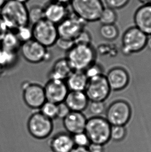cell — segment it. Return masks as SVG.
I'll use <instances>...</instances> for the list:
<instances>
[{"label":"cell","mask_w":151,"mask_h":152,"mask_svg":"<svg viewBox=\"0 0 151 152\" xmlns=\"http://www.w3.org/2000/svg\"><path fill=\"white\" fill-rule=\"evenodd\" d=\"M0 16L9 31H15L20 27L30 25L29 8L25 3L15 0H7L0 10Z\"/></svg>","instance_id":"1"},{"label":"cell","mask_w":151,"mask_h":152,"mask_svg":"<svg viewBox=\"0 0 151 152\" xmlns=\"http://www.w3.org/2000/svg\"><path fill=\"white\" fill-rule=\"evenodd\" d=\"M66 53L65 58L74 71H84L95 62L96 50L91 44H75Z\"/></svg>","instance_id":"2"},{"label":"cell","mask_w":151,"mask_h":152,"mask_svg":"<svg viewBox=\"0 0 151 152\" xmlns=\"http://www.w3.org/2000/svg\"><path fill=\"white\" fill-rule=\"evenodd\" d=\"M111 128L105 118L93 116L87 119L84 132L91 143L105 145L110 140Z\"/></svg>","instance_id":"3"},{"label":"cell","mask_w":151,"mask_h":152,"mask_svg":"<svg viewBox=\"0 0 151 152\" xmlns=\"http://www.w3.org/2000/svg\"><path fill=\"white\" fill-rule=\"evenodd\" d=\"M72 12L86 23L98 21L104 8L102 0H72Z\"/></svg>","instance_id":"4"},{"label":"cell","mask_w":151,"mask_h":152,"mask_svg":"<svg viewBox=\"0 0 151 152\" xmlns=\"http://www.w3.org/2000/svg\"><path fill=\"white\" fill-rule=\"evenodd\" d=\"M53 121L43 115L39 111L32 113L27 121V129L30 134L37 140H45L52 133Z\"/></svg>","instance_id":"5"},{"label":"cell","mask_w":151,"mask_h":152,"mask_svg":"<svg viewBox=\"0 0 151 152\" xmlns=\"http://www.w3.org/2000/svg\"><path fill=\"white\" fill-rule=\"evenodd\" d=\"M32 29L33 39L48 48L56 45L59 38L57 26L46 19L32 25Z\"/></svg>","instance_id":"6"},{"label":"cell","mask_w":151,"mask_h":152,"mask_svg":"<svg viewBox=\"0 0 151 152\" xmlns=\"http://www.w3.org/2000/svg\"><path fill=\"white\" fill-rule=\"evenodd\" d=\"M147 35L136 27L129 28L122 39V51L126 56L139 53L147 46Z\"/></svg>","instance_id":"7"},{"label":"cell","mask_w":151,"mask_h":152,"mask_svg":"<svg viewBox=\"0 0 151 152\" xmlns=\"http://www.w3.org/2000/svg\"><path fill=\"white\" fill-rule=\"evenodd\" d=\"M21 89L23 102L30 109L39 110L47 101L44 87L39 83L27 80L22 84Z\"/></svg>","instance_id":"8"},{"label":"cell","mask_w":151,"mask_h":152,"mask_svg":"<svg viewBox=\"0 0 151 152\" xmlns=\"http://www.w3.org/2000/svg\"><path fill=\"white\" fill-rule=\"evenodd\" d=\"M19 50L23 59L30 64H40L51 59L48 48L34 39L22 44Z\"/></svg>","instance_id":"9"},{"label":"cell","mask_w":151,"mask_h":152,"mask_svg":"<svg viewBox=\"0 0 151 152\" xmlns=\"http://www.w3.org/2000/svg\"><path fill=\"white\" fill-rule=\"evenodd\" d=\"M131 116V109L128 103L118 100L113 102L107 109L106 119L111 126H124Z\"/></svg>","instance_id":"10"},{"label":"cell","mask_w":151,"mask_h":152,"mask_svg":"<svg viewBox=\"0 0 151 152\" xmlns=\"http://www.w3.org/2000/svg\"><path fill=\"white\" fill-rule=\"evenodd\" d=\"M86 23L73 14L70 13L64 20L57 25L59 38L74 41L85 29Z\"/></svg>","instance_id":"11"},{"label":"cell","mask_w":151,"mask_h":152,"mask_svg":"<svg viewBox=\"0 0 151 152\" xmlns=\"http://www.w3.org/2000/svg\"><path fill=\"white\" fill-rule=\"evenodd\" d=\"M111 91L106 75L102 74L89 80L84 92L89 101L104 102Z\"/></svg>","instance_id":"12"},{"label":"cell","mask_w":151,"mask_h":152,"mask_svg":"<svg viewBox=\"0 0 151 152\" xmlns=\"http://www.w3.org/2000/svg\"><path fill=\"white\" fill-rule=\"evenodd\" d=\"M44 87L47 101L55 104L63 102L70 91L65 80L48 79Z\"/></svg>","instance_id":"13"},{"label":"cell","mask_w":151,"mask_h":152,"mask_svg":"<svg viewBox=\"0 0 151 152\" xmlns=\"http://www.w3.org/2000/svg\"><path fill=\"white\" fill-rule=\"evenodd\" d=\"M43 8L45 19L57 26L70 14L67 5L50 1L43 6Z\"/></svg>","instance_id":"14"},{"label":"cell","mask_w":151,"mask_h":152,"mask_svg":"<svg viewBox=\"0 0 151 152\" xmlns=\"http://www.w3.org/2000/svg\"><path fill=\"white\" fill-rule=\"evenodd\" d=\"M106 77L111 91H122L128 86L130 80L128 73L122 67L112 68Z\"/></svg>","instance_id":"15"},{"label":"cell","mask_w":151,"mask_h":152,"mask_svg":"<svg viewBox=\"0 0 151 152\" xmlns=\"http://www.w3.org/2000/svg\"><path fill=\"white\" fill-rule=\"evenodd\" d=\"M87 119L82 112L70 111L63 119L64 127L66 132L71 135L83 132Z\"/></svg>","instance_id":"16"},{"label":"cell","mask_w":151,"mask_h":152,"mask_svg":"<svg viewBox=\"0 0 151 152\" xmlns=\"http://www.w3.org/2000/svg\"><path fill=\"white\" fill-rule=\"evenodd\" d=\"M134 20L135 27L147 36L151 35V4L139 7L135 12Z\"/></svg>","instance_id":"17"},{"label":"cell","mask_w":151,"mask_h":152,"mask_svg":"<svg viewBox=\"0 0 151 152\" xmlns=\"http://www.w3.org/2000/svg\"><path fill=\"white\" fill-rule=\"evenodd\" d=\"M49 146L52 152H70L75 146L72 135L67 132H60L51 138Z\"/></svg>","instance_id":"18"},{"label":"cell","mask_w":151,"mask_h":152,"mask_svg":"<svg viewBox=\"0 0 151 152\" xmlns=\"http://www.w3.org/2000/svg\"><path fill=\"white\" fill-rule=\"evenodd\" d=\"M64 102L70 111L82 112L88 108L89 100L84 91H70Z\"/></svg>","instance_id":"19"},{"label":"cell","mask_w":151,"mask_h":152,"mask_svg":"<svg viewBox=\"0 0 151 152\" xmlns=\"http://www.w3.org/2000/svg\"><path fill=\"white\" fill-rule=\"evenodd\" d=\"M73 71L65 57L60 58L54 63L49 71L48 79L65 81Z\"/></svg>","instance_id":"20"},{"label":"cell","mask_w":151,"mask_h":152,"mask_svg":"<svg viewBox=\"0 0 151 152\" xmlns=\"http://www.w3.org/2000/svg\"><path fill=\"white\" fill-rule=\"evenodd\" d=\"M88 81L84 72L79 71H73L65 80L69 91H84Z\"/></svg>","instance_id":"21"},{"label":"cell","mask_w":151,"mask_h":152,"mask_svg":"<svg viewBox=\"0 0 151 152\" xmlns=\"http://www.w3.org/2000/svg\"><path fill=\"white\" fill-rule=\"evenodd\" d=\"M0 43L1 48L15 52H18L21 45L15 32L12 31H7Z\"/></svg>","instance_id":"22"},{"label":"cell","mask_w":151,"mask_h":152,"mask_svg":"<svg viewBox=\"0 0 151 152\" xmlns=\"http://www.w3.org/2000/svg\"><path fill=\"white\" fill-rule=\"evenodd\" d=\"M18 53L0 48V66L5 70L14 67L18 60Z\"/></svg>","instance_id":"23"},{"label":"cell","mask_w":151,"mask_h":152,"mask_svg":"<svg viewBox=\"0 0 151 152\" xmlns=\"http://www.w3.org/2000/svg\"><path fill=\"white\" fill-rule=\"evenodd\" d=\"M99 33L103 39L107 41H113L118 37L119 31L115 24L102 25L99 29Z\"/></svg>","instance_id":"24"},{"label":"cell","mask_w":151,"mask_h":152,"mask_svg":"<svg viewBox=\"0 0 151 152\" xmlns=\"http://www.w3.org/2000/svg\"><path fill=\"white\" fill-rule=\"evenodd\" d=\"M118 15L115 10L109 7H104L98 21L102 25H114L117 20Z\"/></svg>","instance_id":"25"},{"label":"cell","mask_w":151,"mask_h":152,"mask_svg":"<svg viewBox=\"0 0 151 152\" xmlns=\"http://www.w3.org/2000/svg\"><path fill=\"white\" fill-rule=\"evenodd\" d=\"M45 19L43 6L34 5L29 8V20L32 26L40 21Z\"/></svg>","instance_id":"26"},{"label":"cell","mask_w":151,"mask_h":152,"mask_svg":"<svg viewBox=\"0 0 151 152\" xmlns=\"http://www.w3.org/2000/svg\"><path fill=\"white\" fill-rule=\"evenodd\" d=\"M39 111L51 120L57 118V105L50 101H46L41 107Z\"/></svg>","instance_id":"27"},{"label":"cell","mask_w":151,"mask_h":152,"mask_svg":"<svg viewBox=\"0 0 151 152\" xmlns=\"http://www.w3.org/2000/svg\"><path fill=\"white\" fill-rule=\"evenodd\" d=\"M126 134V128L124 126H111L110 140L115 142H120L124 139Z\"/></svg>","instance_id":"28"},{"label":"cell","mask_w":151,"mask_h":152,"mask_svg":"<svg viewBox=\"0 0 151 152\" xmlns=\"http://www.w3.org/2000/svg\"><path fill=\"white\" fill-rule=\"evenodd\" d=\"M21 44L30 39H33L32 27L30 25L23 26L15 31Z\"/></svg>","instance_id":"29"},{"label":"cell","mask_w":151,"mask_h":152,"mask_svg":"<svg viewBox=\"0 0 151 152\" xmlns=\"http://www.w3.org/2000/svg\"><path fill=\"white\" fill-rule=\"evenodd\" d=\"M88 107L90 113L93 116H99L103 114L106 109V105L104 102L100 101H91Z\"/></svg>","instance_id":"30"},{"label":"cell","mask_w":151,"mask_h":152,"mask_svg":"<svg viewBox=\"0 0 151 152\" xmlns=\"http://www.w3.org/2000/svg\"><path fill=\"white\" fill-rule=\"evenodd\" d=\"M104 69L100 64H97L96 62L87 68L84 72L88 79L94 78L103 74Z\"/></svg>","instance_id":"31"},{"label":"cell","mask_w":151,"mask_h":152,"mask_svg":"<svg viewBox=\"0 0 151 152\" xmlns=\"http://www.w3.org/2000/svg\"><path fill=\"white\" fill-rule=\"evenodd\" d=\"M73 136L75 146L82 148H88L91 142L86 133L81 132Z\"/></svg>","instance_id":"32"},{"label":"cell","mask_w":151,"mask_h":152,"mask_svg":"<svg viewBox=\"0 0 151 152\" xmlns=\"http://www.w3.org/2000/svg\"><path fill=\"white\" fill-rule=\"evenodd\" d=\"M130 0H105L107 7L114 10L124 8L128 4Z\"/></svg>","instance_id":"33"},{"label":"cell","mask_w":151,"mask_h":152,"mask_svg":"<svg viewBox=\"0 0 151 152\" xmlns=\"http://www.w3.org/2000/svg\"><path fill=\"white\" fill-rule=\"evenodd\" d=\"M91 42V37L90 33L84 29L80 33L77 38L74 41L75 44H90Z\"/></svg>","instance_id":"34"},{"label":"cell","mask_w":151,"mask_h":152,"mask_svg":"<svg viewBox=\"0 0 151 152\" xmlns=\"http://www.w3.org/2000/svg\"><path fill=\"white\" fill-rule=\"evenodd\" d=\"M57 105V118L63 119L70 113V110L64 102L59 103Z\"/></svg>","instance_id":"35"},{"label":"cell","mask_w":151,"mask_h":152,"mask_svg":"<svg viewBox=\"0 0 151 152\" xmlns=\"http://www.w3.org/2000/svg\"><path fill=\"white\" fill-rule=\"evenodd\" d=\"M74 44L75 43L74 41L68 40V39H63L61 38H59L56 43V45H57L58 48H60L61 50L66 51L70 50Z\"/></svg>","instance_id":"36"},{"label":"cell","mask_w":151,"mask_h":152,"mask_svg":"<svg viewBox=\"0 0 151 152\" xmlns=\"http://www.w3.org/2000/svg\"><path fill=\"white\" fill-rule=\"evenodd\" d=\"M104 145L91 143L88 147L89 152H104Z\"/></svg>","instance_id":"37"},{"label":"cell","mask_w":151,"mask_h":152,"mask_svg":"<svg viewBox=\"0 0 151 152\" xmlns=\"http://www.w3.org/2000/svg\"><path fill=\"white\" fill-rule=\"evenodd\" d=\"M9 31L7 27L2 19V17L0 16V41L2 39L5 33Z\"/></svg>","instance_id":"38"},{"label":"cell","mask_w":151,"mask_h":152,"mask_svg":"<svg viewBox=\"0 0 151 152\" xmlns=\"http://www.w3.org/2000/svg\"><path fill=\"white\" fill-rule=\"evenodd\" d=\"M70 152H89L88 148L75 146Z\"/></svg>","instance_id":"39"},{"label":"cell","mask_w":151,"mask_h":152,"mask_svg":"<svg viewBox=\"0 0 151 152\" xmlns=\"http://www.w3.org/2000/svg\"><path fill=\"white\" fill-rule=\"evenodd\" d=\"M49 1H51V2H56L57 3L63 4V5L68 6V4H70V3L72 0H49Z\"/></svg>","instance_id":"40"},{"label":"cell","mask_w":151,"mask_h":152,"mask_svg":"<svg viewBox=\"0 0 151 152\" xmlns=\"http://www.w3.org/2000/svg\"><path fill=\"white\" fill-rule=\"evenodd\" d=\"M147 48L151 50V35L149 37H147Z\"/></svg>","instance_id":"41"},{"label":"cell","mask_w":151,"mask_h":152,"mask_svg":"<svg viewBox=\"0 0 151 152\" xmlns=\"http://www.w3.org/2000/svg\"><path fill=\"white\" fill-rule=\"evenodd\" d=\"M142 5H149L151 4V0H138Z\"/></svg>","instance_id":"42"},{"label":"cell","mask_w":151,"mask_h":152,"mask_svg":"<svg viewBox=\"0 0 151 152\" xmlns=\"http://www.w3.org/2000/svg\"><path fill=\"white\" fill-rule=\"evenodd\" d=\"M7 0H0V10L3 7Z\"/></svg>","instance_id":"43"},{"label":"cell","mask_w":151,"mask_h":152,"mask_svg":"<svg viewBox=\"0 0 151 152\" xmlns=\"http://www.w3.org/2000/svg\"><path fill=\"white\" fill-rule=\"evenodd\" d=\"M4 70L3 68H2V66H0V77L3 75V74L4 73Z\"/></svg>","instance_id":"44"},{"label":"cell","mask_w":151,"mask_h":152,"mask_svg":"<svg viewBox=\"0 0 151 152\" xmlns=\"http://www.w3.org/2000/svg\"><path fill=\"white\" fill-rule=\"evenodd\" d=\"M15 1H18V2H22V3H23L26 4V3H27L28 2H29L30 0H15Z\"/></svg>","instance_id":"45"}]
</instances>
